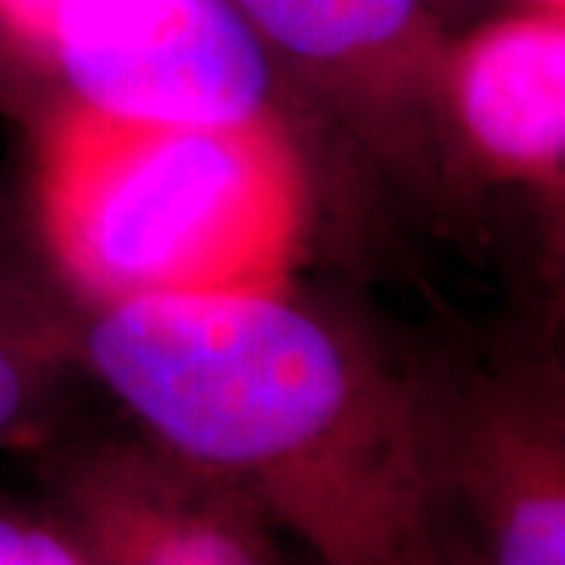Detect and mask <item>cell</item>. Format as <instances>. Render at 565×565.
<instances>
[{
  "label": "cell",
  "instance_id": "obj_1",
  "mask_svg": "<svg viewBox=\"0 0 565 565\" xmlns=\"http://www.w3.org/2000/svg\"><path fill=\"white\" fill-rule=\"evenodd\" d=\"M88 359L151 446L255 493L323 565H437L415 415L282 292L107 302Z\"/></svg>",
  "mask_w": 565,
  "mask_h": 565
},
{
  "label": "cell",
  "instance_id": "obj_2",
  "mask_svg": "<svg viewBox=\"0 0 565 565\" xmlns=\"http://www.w3.org/2000/svg\"><path fill=\"white\" fill-rule=\"evenodd\" d=\"M39 204L57 262L104 302L282 292L305 180L274 117L139 122L73 104L41 145Z\"/></svg>",
  "mask_w": 565,
  "mask_h": 565
},
{
  "label": "cell",
  "instance_id": "obj_3",
  "mask_svg": "<svg viewBox=\"0 0 565 565\" xmlns=\"http://www.w3.org/2000/svg\"><path fill=\"white\" fill-rule=\"evenodd\" d=\"M32 44L95 114L199 126L270 117L267 44L230 0H51Z\"/></svg>",
  "mask_w": 565,
  "mask_h": 565
},
{
  "label": "cell",
  "instance_id": "obj_4",
  "mask_svg": "<svg viewBox=\"0 0 565 565\" xmlns=\"http://www.w3.org/2000/svg\"><path fill=\"white\" fill-rule=\"evenodd\" d=\"M47 512L85 565H292L255 493L158 446L66 459Z\"/></svg>",
  "mask_w": 565,
  "mask_h": 565
},
{
  "label": "cell",
  "instance_id": "obj_5",
  "mask_svg": "<svg viewBox=\"0 0 565 565\" xmlns=\"http://www.w3.org/2000/svg\"><path fill=\"white\" fill-rule=\"evenodd\" d=\"M465 132L487 158L553 173L565 154V22L544 10L490 25L452 63Z\"/></svg>",
  "mask_w": 565,
  "mask_h": 565
},
{
  "label": "cell",
  "instance_id": "obj_6",
  "mask_svg": "<svg viewBox=\"0 0 565 565\" xmlns=\"http://www.w3.org/2000/svg\"><path fill=\"white\" fill-rule=\"evenodd\" d=\"M264 44L311 63H349L403 44L418 0H230Z\"/></svg>",
  "mask_w": 565,
  "mask_h": 565
},
{
  "label": "cell",
  "instance_id": "obj_7",
  "mask_svg": "<svg viewBox=\"0 0 565 565\" xmlns=\"http://www.w3.org/2000/svg\"><path fill=\"white\" fill-rule=\"evenodd\" d=\"M0 565H85L61 522L0 497Z\"/></svg>",
  "mask_w": 565,
  "mask_h": 565
},
{
  "label": "cell",
  "instance_id": "obj_8",
  "mask_svg": "<svg viewBox=\"0 0 565 565\" xmlns=\"http://www.w3.org/2000/svg\"><path fill=\"white\" fill-rule=\"evenodd\" d=\"M39 381L17 340L0 323V446L17 440L32 422Z\"/></svg>",
  "mask_w": 565,
  "mask_h": 565
}]
</instances>
